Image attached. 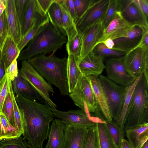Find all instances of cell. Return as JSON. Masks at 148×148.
Masks as SVG:
<instances>
[{"label": "cell", "mask_w": 148, "mask_h": 148, "mask_svg": "<svg viewBox=\"0 0 148 148\" xmlns=\"http://www.w3.org/2000/svg\"><path fill=\"white\" fill-rule=\"evenodd\" d=\"M41 27L40 26L34 27L21 38L17 45V47L21 51L33 38Z\"/></svg>", "instance_id": "42"}, {"label": "cell", "mask_w": 148, "mask_h": 148, "mask_svg": "<svg viewBox=\"0 0 148 148\" xmlns=\"http://www.w3.org/2000/svg\"><path fill=\"white\" fill-rule=\"evenodd\" d=\"M139 2L141 10L148 18V0H139Z\"/></svg>", "instance_id": "47"}, {"label": "cell", "mask_w": 148, "mask_h": 148, "mask_svg": "<svg viewBox=\"0 0 148 148\" xmlns=\"http://www.w3.org/2000/svg\"><path fill=\"white\" fill-rule=\"evenodd\" d=\"M21 52L14 40L8 36L1 50L5 70L15 59L18 58Z\"/></svg>", "instance_id": "24"}, {"label": "cell", "mask_w": 148, "mask_h": 148, "mask_svg": "<svg viewBox=\"0 0 148 148\" xmlns=\"http://www.w3.org/2000/svg\"><path fill=\"white\" fill-rule=\"evenodd\" d=\"M123 57L109 59L106 61L105 69L108 79L125 87L131 84L138 76L133 77L127 72L123 64Z\"/></svg>", "instance_id": "9"}, {"label": "cell", "mask_w": 148, "mask_h": 148, "mask_svg": "<svg viewBox=\"0 0 148 148\" xmlns=\"http://www.w3.org/2000/svg\"><path fill=\"white\" fill-rule=\"evenodd\" d=\"M40 148H43V147H42V146L41 147H40Z\"/></svg>", "instance_id": "54"}, {"label": "cell", "mask_w": 148, "mask_h": 148, "mask_svg": "<svg viewBox=\"0 0 148 148\" xmlns=\"http://www.w3.org/2000/svg\"><path fill=\"white\" fill-rule=\"evenodd\" d=\"M99 78L106 95L111 117L115 121L122 110L127 87L113 82L102 75Z\"/></svg>", "instance_id": "7"}, {"label": "cell", "mask_w": 148, "mask_h": 148, "mask_svg": "<svg viewBox=\"0 0 148 148\" xmlns=\"http://www.w3.org/2000/svg\"><path fill=\"white\" fill-rule=\"evenodd\" d=\"M93 51L96 54L101 55L104 57H120L123 56L125 54L119 51L108 48L102 42L97 44L94 47Z\"/></svg>", "instance_id": "36"}, {"label": "cell", "mask_w": 148, "mask_h": 148, "mask_svg": "<svg viewBox=\"0 0 148 148\" xmlns=\"http://www.w3.org/2000/svg\"><path fill=\"white\" fill-rule=\"evenodd\" d=\"M67 41L66 36L57 32L49 22L40 28L27 47L21 51L17 59L23 61L40 54L51 52L54 54Z\"/></svg>", "instance_id": "3"}, {"label": "cell", "mask_w": 148, "mask_h": 148, "mask_svg": "<svg viewBox=\"0 0 148 148\" xmlns=\"http://www.w3.org/2000/svg\"><path fill=\"white\" fill-rule=\"evenodd\" d=\"M49 108L54 116L61 119L66 127L88 128L93 126L96 123L90 118L85 111L81 109L63 111L50 107Z\"/></svg>", "instance_id": "13"}, {"label": "cell", "mask_w": 148, "mask_h": 148, "mask_svg": "<svg viewBox=\"0 0 148 148\" xmlns=\"http://www.w3.org/2000/svg\"><path fill=\"white\" fill-rule=\"evenodd\" d=\"M62 2L75 22V12L73 0H62Z\"/></svg>", "instance_id": "45"}, {"label": "cell", "mask_w": 148, "mask_h": 148, "mask_svg": "<svg viewBox=\"0 0 148 148\" xmlns=\"http://www.w3.org/2000/svg\"><path fill=\"white\" fill-rule=\"evenodd\" d=\"M6 5L4 3L3 0H0V16L6 8Z\"/></svg>", "instance_id": "52"}, {"label": "cell", "mask_w": 148, "mask_h": 148, "mask_svg": "<svg viewBox=\"0 0 148 148\" xmlns=\"http://www.w3.org/2000/svg\"><path fill=\"white\" fill-rule=\"evenodd\" d=\"M141 74L139 75L134 81L131 84L127 87V91L122 110L119 115L114 121L116 124L124 129L127 111L131 98L133 92L140 78Z\"/></svg>", "instance_id": "28"}, {"label": "cell", "mask_w": 148, "mask_h": 148, "mask_svg": "<svg viewBox=\"0 0 148 148\" xmlns=\"http://www.w3.org/2000/svg\"><path fill=\"white\" fill-rule=\"evenodd\" d=\"M0 51H1V49H0Z\"/></svg>", "instance_id": "55"}, {"label": "cell", "mask_w": 148, "mask_h": 148, "mask_svg": "<svg viewBox=\"0 0 148 148\" xmlns=\"http://www.w3.org/2000/svg\"><path fill=\"white\" fill-rule=\"evenodd\" d=\"M110 0H94L89 8L76 24L78 32H82L100 20H103Z\"/></svg>", "instance_id": "11"}, {"label": "cell", "mask_w": 148, "mask_h": 148, "mask_svg": "<svg viewBox=\"0 0 148 148\" xmlns=\"http://www.w3.org/2000/svg\"><path fill=\"white\" fill-rule=\"evenodd\" d=\"M148 82L143 74L133 92L128 108L124 130L148 124Z\"/></svg>", "instance_id": "4"}, {"label": "cell", "mask_w": 148, "mask_h": 148, "mask_svg": "<svg viewBox=\"0 0 148 148\" xmlns=\"http://www.w3.org/2000/svg\"><path fill=\"white\" fill-rule=\"evenodd\" d=\"M143 29L141 38L136 47H138L148 50V28H143Z\"/></svg>", "instance_id": "44"}, {"label": "cell", "mask_w": 148, "mask_h": 148, "mask_svg": "<svg viewBox=\"0 0 148 148\" xmlns=\"http://www.w3.org/2000/svg\"><path fill=\"white\" fill-rule=\"evenodd\" d=\"M82 148H100L97 123L88 128Z\"/></svg>", "instance_id": "32"}, {"label": "cell", "mask_w": 148, "mask_h": 148, "mask_svg": "<svg viewBox=\"0 0 148 148\" xmlns=\"http://www.w3.org/2000/svg\"><path fill=\"white\" fill-rule=\"evenodd\" d=\"M102 43H103L107 48L110 49H112L114 46V43L113 40L110 38L107 39Z\"/></svg>", "instance_id": "49"}, {"label": "cell", "mask_w": 148, "mask_h": 148, "mask_svg": "<svg viewBox=\"0 0 148 148\" xmlns=\"http://www.w3.org/2000/svg\"><path fill=\"white\" fill-rule=\"evenodd\" d=\"M69 96L74 104L87 114L88 112L95 113L96 115L99 112L88 76L81 75L75 87L69 93Z\"/></svg>", "instance_id": "6"}, {"label": "cell", "mask_w": 148, "mask_h": 148, "mask_svg": "<svg viewBox=\"0 0 148 148\" xmlns=\"http://www.w3.org/2000/svg\"><path fill=\"white\" fill-rule=\"evenodd\" d=\"M106 127L117 148L120 147L121 140L124 138V129L113 121L105 123Z\"/></svg>", "instance_id": "31"}, {"label": "cell", "mask_w": 148, "mask_h": 148, "mask_svg": "<svg viewBox=\"0 0 148 148\" xmlns=\"http://www.w3.org/2000/svg\"><path fill=\"white\" fill-rule=\"evenodd\" d=\"M49 22L47 14L42 9L37 0H30L21 24L22 38L34 27L42 26Z\"/></svg>", "instance_id": "10"}, {"label": "cell", "mask_w": 148, "mask_h": 148, "mask_svg": "<svg viewBox=\"0 0 148 148\" xmlns=\"http://www.w3.org/2000/svg\"><path fill=\"white\" fill-rule=\"evenodd\" d=\"M17 59H15L5 70V74L11 81L17 77L18 74Z\"/></svg>", "instance_id": "43"}, {"label": "cell", "mask_w": 148, "mask_h": 148, "mask_svg": "<svg viewBox=\"0 0 148 148\" xmlns=\"http://www.w3.org/2000/svg\"><path fill=\"white\" fill-rule=\"evenodd\" d=\"M119 148H121V147H119Z\"/></svg>", "instance_id": "56"}, {"label": "cell", "mask_w": 148, "mask_h": 148, "mask_svg": "<svg viewBox=\"0 0 148 148\" xmlns=\"http://www.w3.org/2000/svg\"><path fill=\"white\" fill-rule=\"evenodd\" d=\"M10 90L14 107L15 127L22 135L23 133V114L15 99L12 90V83L10 85Z\"/></svg>", "instance_id": "38"}, {"label": "cell", "mask_w": 148, "mask_h": 148, "mask_svg": "<svg viewBox=\"0 0 148 148\" xmlns=\"http://www.w3.org/2000/svg\"><path fill=\"white\" fill-rule=\"evenodd\" d=\"M140 148H148V140L146 141L141 147Z\"/></svg>", "instance_id": "53"}, {"label": "cell", "mask_w": 148, "mask_h": 148, "mask_svg": "<svg viewBox=\"0 0 148 148\" xmlns=\"http://www.w3.org/2000/svg\"><path fill=\"white\" fill-rule=\"evenodd\" d=\"M103 20H100L82 32L80 55L77 62L93 51L101 37L104 29Z\"/></svg>", "instance_id": "15"}, {"label": "cell", "mask_w": 148, "mask_h": 148, "mask_svg": "<svg viewBox=\"0 0 148 148\" xmlns=\"http://www.w3.org/2000/svg\"><path fill=\"white\" fill-rule=\"evenodd\" d=\"M119 0H110L108 5L103 21L104 29L114 18L116 12L119 10Z\"/></svg>", "instance_id": "35"}, {"label": "cell", "mask_w": 148, "mask_h": 148, "mask_svg": "<svg viewBox=\"0 0 148 148\" xmlns=\"http://www.w3.org/2000/svg\"><path fill=\"white\" fill-rule=\"evenodd\" d=\"M123 62L127 72L136 77L143 73L148 82V50L136 47L123 57Z\"/></svg>", "instance_id": "8"}, {"label": "cell", "mask_w": 148, "mask_h": 148, "mask_svg": "<svg viewBox=\"0 0 148 148\" xmlns=\"http://www.w3.org/2000/svg\"><path fill=\"white\" fill-rule=\"evenodd\" d=\"M67 58H58L52 53L47 56L38 54L28 59V62L51 85L57 87L60 94L69 96L66 72Z\"/></svg>", "instance_id": "2"}, {"label": "cell", "mask_w": 148, "mask_h": 148, "mask_svg": "<svg viewBox=\"0 0 148 148\" xmlns=\"http://www.w3.org/2000/svg\"><path fill=\"white\" fill-rule=\"evenodd\" d=\"M93 92L98 110L101 113L106 122L113 121L106 98L101 85L99 76H88Z\"/></svg>", "instance_id": "17"}, {"label": "cell", "mask_w": 148, "mask_h": 148, "mask_svg": "<svg viewBox=\"0 0 148 148\" xmlns=\"http://www.w3.org/2000/svg\"><path fill=\"white\" fill-rule=\"evenodd\" d=\"M126 136L132 148H140L148 139V124L130 128Z\"/></svg>", "instance_id": "23"}, {"label": "cell", "mask_w": 148, "mask_h": 148, "mask_svg": "<svg viewBox=\"0 0 148 148\" xmlns=\"http://www.w3.org/2000/svg\"><path fill=\"white\" fill-rule=\"evenodd\" d=\"M8 29L5 9L0 16V49L1 50L8 36Z\"/></svg>", "instance_id": "39"}, {"label": "cell", "mask_w": 148, "mask_h": 148, "mask_svg": "<svg viewBox=\"0 0 148 148\" xmlns=\"http://www.w3.org/2000/svg\"><path fill=\"white\" fill-rule=\"evenodd\" d=\"M0 148H30L27 140L23 137L0 140Z\"/></svg>", "instance_id": "34"}, {"label": "cell", "mask_w": 148, "mask_h": 148, "mask_svg": "<svg viewBox=\"0 0 148 148\" xmlns=\"http://www.w3.org/2000/svg\"><path fill=\"white\" fill-rule=\"evenodd\" d=\"M13 91L15 96H21L27 99L45 102L29 83L20 74L12 81Z\"/></svg>", "instance_id": "21"}, {"label": "cell", "mask_w": 148, "mask_h": 148, "mask_svg": "<svg viewBox=\"0 0 148 148\" xmlns=\"http://www.w3.org/2000/svg\"><path fill=\"white\" fill-rule=\"evenodd\" d=\"M5 64L0 52V81L2 80L5 74Z\"/></svg>", "instance_id": "48"}, {"label": "cell", "mask_w": 148, "mask_h": 148, "mask_svg": "<svg viewBox=\"0 0 148 148\" xmlns=\"http://www.w3.org/2000/svg\"><path fill=\"white\" fill-rule=\"evenodd\" d=\"M19 74L25 79L38 92L50 108L56 109V105L51 99L50 93L54 91L48 82L27 60L21 62Z\"/></svg>", "instance_id": "5"}, {"label": "cell", "mask_w": 148, "mask_h": 148, "mask_svg": "<svg viewBox=\"0 0 148 148\" xmlns=\"http://www.w3.org/2000/svg\"><path fill=\"white\" fill-rule=\"evenodd\" d=\"M104 58L92 51L77 63L82 74L86 76H99L105 69Z\"/></svg>", "instance_id": "16"}, {"label": "cell", "mask_w": 148, "mask_h": 148, "mask_svg": "<svg viewBox=\"0 0 148 148\" xmlns=\"http://www.w3.org/2000/svg\"><path fill=\"white\" fill-rule=\"evenodd\" d=\"M82 35V32H78L73 38L66 43V49L68 55H73L77 62L80 55Z\"/></svg>", "instance_id": "30"}, {"label": "cell", "mask_w": 148, "mask_h": 148, "mask_svg": "<svg viewBox=\"0 0 148 148\" xmlns=\"http://www.w3.org/2000/svg\"><path fill=\"white\" fill-rule=\"evenodd\" d=\"M119 11L123 17L133 25L148 28V18L141 10L139 0H120Z\"/></svg>", "instance_id": "12"}, {"label": "cell", "mask_w": 148, "mask_h": 148, "mask_svg": "<svg viewBox=\"0 0 148 148\" xmlns=\"http://www.w3.org/2000/svg\"><path fill=\"white\" fill-rule=\"evenodd\" d=\"M11 82L5 74L0 81V113L2 112L3 104Z\"/></svg>", "instance_id": "40"}, {"label": "cell", "mask_w": 148, "mask_h": 148, "mask_svg": "<svg viewBox=\"0 0 148 148\" xmlns=\"http://www.w3.org/2000/svg\"><path fill=\"white\" fill-rule=\"evenodd\" d=\"M94 0H73L75 12V24L88 10Z\"/></svg>", "instance_id": "37"}, {"label": "cell", "mask_w": 148, "mask_h": 148, "mask_svg": "<svg viewBox=\"0 0 148 148\" xmlns=\"http://www.w3.org/2000/svg\"><path fill=\"white\" fill-rule=\"evenodd\" d=\"M11 83L12 82L3 104L2 112L5 116L10 124L15 127L14 107L10 90Z\"/></svg>", "instance_id": "33"}, {"label": "cell", "mask_w": 148, "mask_h": 148, "mask_svg": "<svg viewBox=\"0 0 148 148\" xmlns=\"http://www.w3.org/2000/svg\"><path fill=\"white\" fill-rule=\"evenodd\" d=\"M42 9L45 13L47 12L55 0H37Z\"/></svg>", "instance_id": "46"}, {"label": "cell", "mask_w": 148, "mask_h": 148, "mask_svg": "<svg viewBox=\"0 0 148 148\" xmlns=\"http://www.w3.org/2000/svg\"><path fill=\"white\" fill-rule=\"evenodd\" d=\"M6 7L8 36L17 45L22 38V34L21 25L15 10L14 0H7Z\"/></svg>", "instance_id": "19"}, {"label": "cell", "mask_w": 148, "mask_h": 148, "mask_svg": "<svg viewBox=\"0 0 148 148\" xmlns=\"http://www.w3.org/2000/svg\"><path fill=\"white\" fill-rule=\"evenodd\" d=\"M88 128L66 127L63 148H82Z\"/></svg>", "instance_id": "22"}, {"label": "cell", "mask_w": 148, "mask_h": 148, "mask_svg": "<svg viewBox=\"0 0 148 148\" xmlns=\"http://www.w3.org/2000/svg\"><path fill=\"white\" fill-rule=\"evenodd\" d=\"M50 23L58 32L66 36L62 27V14L60 5L57 1H55L50 6L47 13Z\"/></svg>", "instance_id": "26"}, {"label": "cell", "mask_w": 148, "mask_h": 148, "mask_svg": "<svg viewBox=\"0 0 148 148\" xmlns=\"http://www.w3.org/2000/svg\"><path fill=\"white\" fill-rule=\"evenodd\" d=\"M105 123H97L100 148H117L110 135Z\"/></svg>", "instance_id": "29"}, {"label": "cell", "mask_w": 148, "mask_h": 148, "mask_svg": "<svg viewBox=\"0 0 148 148\" xmlns=\"http://www.w3.org/2000/svg\"><path fill=\"white\" fill-rule=\"evenodd\" d=\"M120 147L121 148H132L128 140L124 138L121 140Z\"/></svg>", "instance_id": "50"}, {"label": "cell", "mask_w": 148, "mask_h": 148, "mask_svg": "<svg viewBox=\"0 0 148 148\" xmlns=\"http://www.w3.org/2000/svg\"><path fill=\"white\" fill-rule=\"evenodd\" d=\"M30 0H14L15 10L21 25Z\"/></svg>", "instance_id": "41"}, {"label": "cell", "mask_w": 148, "mask_h": 148, "mask_svg": "<svg viewBox=\"0 0 148 148\" xmlns=\"http://www.w3.org/2000/svg\"><path fill=\"white\" fill-rule=\"evenodd\" d=\"M15 97L23 114V137L30 148H40L47 139L53 119L49 106L23 96Z\"/></svg>", "instance_id": "1"}, {"label": "cell", "mask_w": 148, "mask_h": 148, "mask_svg": "<svg viewBox=\"0 0 148 148\" xmlns=\"http://www.w3.org/2000/svg\"><path fill=\"white\" fill-rule=\"evenodd\" d=\"M134 26L126 20L120 11H118L113 19L104 29L97 44L108 38L114 40L125 36Z\"/></svg>", "instance_id": "14"}, {"label": "cell", "mask_w": 148, "mask_h": 148, "mask_svg": "<svg viewBox=\"0 0 148 148\" xmlns=\"http://www.w3.org/2000/svg\"><path fill=\"white\" fill-rule=\"evenodd\" d=\"M5 138V133L0 121V140Z\"/></svg>", "instance_id": "51"}, {"label": "cell", "mask_w": 148, "mask_h": 148, "mask_svg": "<svg viewBox=\"0 0 148 148\" xmlns=\"http://www.w3.org/2000/svg\"><path fill=\"white\" fill-rule=\"evenodd\" d=\"M61 8L62 14L63 28L66 32L67 41L73 38L77 34L74 21L62 2V0H57Z\"/></svg>", "instance_id": "27"}, {"label": "cell", "mask_w": 148, "mask_h": 148, "mask_svg": "<svg viewBox=\"0 0 148 148\" xmlns=\"http://www.w3.org/2000/svg\"><path fill=\"white\" fill-rule=\"evenodd\" d=\"M66 127L61 119L53 120L49 127L48 140L44 148H63Z\"/></svg>", "instance_id": "20"}, {"label": "cell", "mask_w": 148, "mask_h": 148, "mask_svg": "<svg viewBox=\"0 0 148 148\" xmlns=\"http://www.w3.org/2000/svg\"><path fill=\"white\" fill-rule=\"evenodd\" d=\"M66 72L69 93L73 90L82 74L79 69L75 57L68 55L66 63Z\"/></svg>", "instance_id": "25"}, {"label": "cell", "mask_w": 148, "mask_h": 148, "mask_svg": "<svg viewBox=\"0 0 148 148\" xmlns=\"http://www.w3.org/2000/svg\"><path fill=\"white\" fill-rule=\"evenodd\" d=\"M143 28L134 26L125 36L113 40L114 46L112 49L125 54L135 48L141 38Z\"/></svg>", "instance_id": "18"}]
</instances>
